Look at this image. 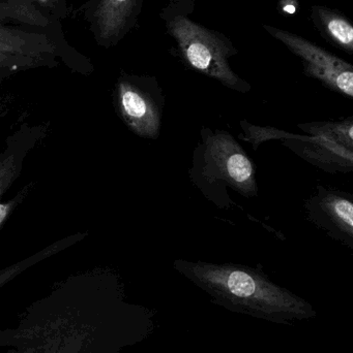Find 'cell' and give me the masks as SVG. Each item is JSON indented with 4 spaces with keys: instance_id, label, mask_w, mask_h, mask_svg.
<instances>
[{
    "instance_id": "277c9868",
    "label": "cell",
    "mask_w": 353,
    "mask_h": 353,
    "mask_svg": "<svg viewBox=\"0 0 353 353\" xmlns=\"http://www.w3.org/2000/svg\"><path fill=\"white\" fill-rule=\"evenodd\" d=\"M189 176L196 188L219 209L234 205L228 189L245 197L258 194L256 167L231 134L202 128Z\"/></svg>"
},
{
    "instance_id": "30bf717a",
    "label": "cell",
    "mask_w": 353,
    "mask_h": 353,
    "mask_svg": "<svg viewBox=\"0 0 353 353\" xmlns=\"http://www.w3.org/2000/svg\"><path fill=\"white\" fill-rule=\"evenodd\" d=\"M307 218L327 236L353 249V197L350 193L317 186L305 203Z\"/></svg>"
},
{
    "instance_id": "4fadbf2b",
    "label": "cell",
    "mask_w": 353,
    "mask_h": 353,
    "mask_svg": "<svg viewBox=\"0 0 353 353\" xmlns=\"http://www.w3.org/2000/svg\"><path fill=\"white\" fill-rule=\"evenodd\" d=\"M311 21L319 34L334 47L353 55V26L339 10L325 6H312Z\"/></svg>"
},
{
    "instance_id": "3957f363",
    "label": "cell",
    "mask_w": 353,
    "mask_h": 353,
    "mask_svg": "<svg viewBox=\"0 0 353 353\" xmlns=\"http://www.w3.org/2000/svg\"><path fill=\"white\" fill-rule=\"evenodd\" d=\"M195 8L196 0H169L160 12L166 32L175 43L178 57L187 68L218 81L226 88L242 94L250 92L251 84L230 64L238 50L221 31L192 20Z\"/></svg>"
},
{
    "instance_id": "9c48e42d",
    "label": "cell",
    "mask_w": 353,
    "mask_h": 353,
    "mask_svg": "<svg viewBox=\"0 0 353 353\" xmlns=\"http://www.w3.org/2000/svg\"><path fill=\"white\" fill-rule=\"evenodd\" d=\"M144 0H90L84 17L97 45L117 46L138 24Z\"/></svg>"
},
{
    "instance_id": "8992f818",
    "label": "cell",
    "mask_w": 353,
    "mask_h": 353,
    "mask_svg": "<svg viewBox=\"0 0 353 353\" xmlns=\"http://www.w3.org/2000/svg\"><path fill=\"white\" fill-rule=\"evenodd\" d=\"M114 97L116 110L131 132L149 140L159 138L165 97L155 77L122 74Z\"/></svg>"
},
{
    "instance_id": "7c38bea8",
    "label": "cell",
    "mask_w": 353,
    "mask_h": 353,
    "mask_svg": "<svg viewBox=\"0 0 353 353\" xmlns=\"http://www.w3.org/2000/svg\"><path fill=\"white\" fill-rule=\"evenodd\" d=\"M35 143V136L30 134L25 141H16L8 147V150L0 157V228L4 222L10 217L15 208L26 196L28 189L25 187L19 195L8 201L2 203V196L10 185L18 178L22 168L23 159L26 155L27 150Z\"/></svg>"
},
{
    "instance_id": "7a4b0ae2",
    "label": "cell",
    "mask_w": 353,
    "mask_h": 353,
    "mask_svg": "<svg viewBox=\"0 0 353 353\" xmlns=\"http://www.w3.org/2000/svg\"><path fill=\"white\" fill-rule=\"evenodd\" d=\"M176 272L230 312L278 325L314 319L312 304L271 281L261 268L176 259Z\"/></svg>"
},
{
    "instance_id": "ba28073f",
    "label": "cell",
    "mask_w": 353,
    "mask_h": 353,
    "mask_svg": "<svg viewBox=\"0 0 353 353\" xmlns=\"http://www.w3.org/2000/svg\"><path fill=\"white\" fill-rule=\"evenodd\" d=\"M47 33L6 26L0 21V78L21 68L41 65L59 52Z\"/></svg>"
},
{
    "instance_id": "52a82bcc",
    "label": "cell",
    "mask_w": 353,
    "mask_h": 353,
    "mask_svg": "<svg viewBox=\"0 0 353 353\" xmlns=\"http://www.w3.org/2000/svg\"><path fill=\"white\" fill-rule=\"evenodd\" d=\"M263 28L300 60L307 77L318 81L334 92L352 99V64L296 33L271 25H263Z\"/></svg>"
},
{
    "instance_id": "5b68a950",
    "label": "cell",
    "mask_w": 353,
    "mask_h": 353,
    "mask_svg": "<svg viewBox=\"0 0 353 353\" xmlns=\"http://www.w3.org/2000/svg\"><path fill=\"white\" fill-rule=\"evenodd\" d=\"M240 140L257 150L267 141H281L300 159L327 173H350L353 171V118L341 121L311 122L298 124L308 134H292L275 128H261L248 121H240Z\"/></svg>"
},
{
    "instance_id": "6da1fadb",
    "label": "cell",
    "mask_w": 353,
    "mask_h": 353,
    "mask_svg": "<svg viewBox=\"0 0 353 353\" xmlns=\"http://www.w3.org/2000/svg\"><path fill=\"white\" fill-rule=\"evenodd\" d=\"M155 315L128 303L115 276L75 278L0 330V353H120L153 335Z\"/></svg>"
},
{
    "instance_id": "8fae6325",
    "label": "cell",
    "mask_w": 353,
    "mask_h": 353,
    "mask_svg": "<svg viewBox=\"0 0 353 353\" xmlns=\"http://www.w3.org/2000/svg\"><path fill=\"white\" fill-rule=\"evenodd\" d=\"M68 14V0H0V21L14 19L35 27L49 29Z\"/></svg>"
}]
</instances>
